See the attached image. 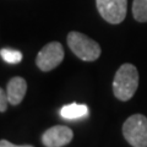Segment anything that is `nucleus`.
Listing matches in <instances>:
<instances>
[{"label": "nucleus", "mask_w": 147, "mask_h": 147, "mask_svg": "<svg viewBox=\"0 0 147 147\" xmlns=\"http://www.w3.org/2000/svg\"><path fill=\"white\" fill-rule=\"evenodd\" d=\"M27 92V82L24 77L15 76L9 80L6 85V94L9 99V104L18 105L24 100Z\"/></svg>", "instance_id": "obj_7"}, {"label": "nucleus", "mask_w": 147, "mask_h": 147, "mask_svg": "<svg viewBox=\"0 0 147 147\" xmlns=\"http://www.w3.org/2000/svg\"><path fill=\"white\" fill-rule=\"evenodd\" d=\"M87 113H88V108H87L85 104H76V103L65 105V107L61 108V112H60L63 118L70 119V120L82 118V117H85Z\"/></svg>", "instance_id": "obj_8"}, {"label": "nucleus", "mask_w": 147, "mask_h": 147, "mask_svg": "<svg viewBox=\"0 0 147 147\" xmlns=\"http://www.w3.org/2000/svg\"><path fill=\"white\" fill-rule=\"evenodd\" d=\"M67 45L79 59L84 61H94L100 57V45L81 32L71 31L67 34Z\"/></svg>", "instance_id": "obj_2"}, {"label": "nucleus", "mask_w": 147, "mask_h": 147, "mask_svg": "<svg viewBox=\"0 0 147 147\" xmlns=\"http://www.w3.org/2000/svg\"><path fill=\"white\" fill-rule=\"evenodd\" d=\"M132 16L137 22H147V0H134Z\"/></svg>", "instance_id": "obj_9"}, {"label": "nucleus", "mask_w": 147, "mask_h": 147, "mask_svg": "<svg viewBox=\"0 0 147 147\" xmlns=\"http://www.w3.org/2000/svg\"><path fill=\"white\" fill-rule=\"evenodd\" d=\"M0 147H32V145H15L7 140H0Z\"/></svg>", "instance_id": "obj_12"}, {"label": "nucleus", "mask_w": 147, "mask_h": 147, "mask_svg": "<svg viewBox=\"0 0 147 147\" xmlns=\"http://www.w3.org/2000/svg\"><path fill=\"white\" fill-rule=\"evenodd\" d=\"M74 139V132L65 125H55L45 130L42 135V144L45 147H64Z\"/></svg>", "instance_id": "obj_6"}, {"label": "nucleus", "mask_w": 147, "mask_h": 147, "mask_svg": "<svg viewBox=\"0 0 147 147\" xmlns=\"http://www.w3.org/2000/svg\"><path fill=\"white\" fill-rule=\"evenodd\" d=\"M139 87V71L132 64L125 63L118 69L113 80V93L121 102L131 99Z\"/></svg>", "instance_id": "obj_1"}, {"label": "nucleus", "mask_w": 147, "mask_h": 147, "mask_svg": "<svg viewBox=\"0 0 147 147\" xmlns=\"http://www.w3.org/2000/svg\"><path fill=\"white\" fill-rule=\"evenodd\" d=\"M96 5L103 20L112 25H119L125 20L127 0H96Z\"/></svg>", "instance_id": "obj_5"}, {"label": "nucleus", "mask_w": 147, "mask_h": 147, "mask_svg": "<svg viewBox=\"0 0 147 147\" xmlns=\"http://www.w3.org/2000/svg\"><path fill=\"white\" fill-rule=\"evenodd\" d=\"M7 104H9L7 94H6V92L0 87V113H5L6 112Z\"/></svg>", "instance_id": "obj_11"}, {"label": "nucleus", "mask_w": 147, "mask_h": 147, "mask_svg": "<svg viewBox=\"0 0 147 147\" xmlns=\"http://www.w3.org/2000/svg\"><path fill=\"white\" fill-rule=\"evenodd\" d=\"M123 135L129 145L147 147V118L142 114L129 117L123 124Z\"/></svg>", "instance_id": "obj_3"}, {"label": "nucleus", "mask_w": 147, "mask_h": 147, "mask_svg": "<svg viewBox=\"0 0 147 147\" xmlns=\"http://www.w3.org/2000/svg\"><path fill=\"white\" fill-rule=\"evenodd\" d=\"M0 55L1 58L9 64H18L22 60V54L18 50H13V49H6L3 48L0 50Z\"/></svg>", "instance_id": "obj_10"}, {"label": "nucleus", "mask_w": 147, "mask_h": 147, "mask_svg": "<svg viewBox=\"0 0 147 147\" xmlns=\"http://www.w3.org/2000/svg\"><path fill=\"white\" fill-rule=\"evenodd\" d=\"M65 53H64L63 44L60 42H49L38 52L36 57V65L43 72H48L58 67L64 60Z\"/></svg>", "instance_id": "obj_4"}]
</instances>
